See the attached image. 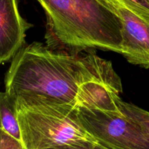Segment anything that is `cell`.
<instances>
[{
  "mask_svg": "<svg viewBox=\"0 0 149 149\" xmlns=\"http://www.w3.org/2000/svg\"><path fill=\"white\" fill-rule=\"evenodd\" d=\"M4 83L16 106H78L105 87L122 91L111 61L95 52L55 51L36 42L23 47L13 57Z\"/></svg>",
  "mask_w": 149,
  "mask_h": 149,
  "instance_id": "1",
  "label": "cell"
},
{
  "mask_svg": "<svg viewBox=\"0 0 149 149\" xmlns=\"http://www.w3.org/2000/svg\"><path fill=\"white\" fill-rule=\"evenodd\" d=\"M55 42L70 49L98 48L122 54L123 24L97 0H37Z\"/></svg>",
  "mask_w": 149,
  "mask_h": 149,
  "instance_id": "2",
  "label": "cell"
},
{
  "mask_svg": "<svg viewBox=\"0 0 149 149\" xmlns=\"http://www.w3.org/2000/svg\"><path fill=\"white\" fill-rule=\"evenodd\" d=\"M22 143L26 149H104L83 127L77 106H16Z\"/></svg>",
  "mask_w": 149,
  "mask_h": 149,
  "instance_id": "3",
  "label": "cell"
},
{
  "mask_svg": "<svg viewBox=\"0 0 149 149\" xmlns=\"http://www.w3.org/2000/svg\"><path fill=\"white\" fill-rule=\"evenodd\" d=\"M113 92L79 105L80 123L104 149H149V131L119 110Z\"/></svg>",
  "mask_w": 149,
  "mask_h": 149,
  "instance_id": "4",
  "label": "cell"
},
{
  "mask_svg": "<svg viewBox=\"0 0 149 149\" xmlns=\"http://www.w3.org/2000/svg\"><path fill=\"white\" fill-rule=\"evenodd\" d=\"M98 1L114 13L122 22L124 43L122 55L130 63L149 68V20L113 1Z\"/></svg>",
  "mask_w": 149,
  "mask_h": 149,
  "instance_id": "5",
  "label": "cell"
},
{
  "mask_svg": "<svg viewBox=\"0 0 149 149\" xmlns=\"http://www.w3.org/2000/svg\"><path fill=\"white\" fill-rule=\"evenodd\" d=\"M31 26L20 15L17 0H0V64L10 61L23 47Z\"/></svg>",
  "mask_w": 149,
  "mask_h": 149,
  "instance_id": "6",
  "label": "cell"
},
{
  "mask_svg": "<svg viewBox=\"0 0 149 149\" xmlns=\"http://www.w3.org/2000/svg\"><path fill=\"white\" fill-rule=\"evenodd\" d=\"M0 128L23 144L15 100L6 92L0 93Z\"/></svg>",
  "mask_w": 149,
  "mask_h": 149,
  "instance_id": "7",
  "label": "cell"
},
{
  "mask_svg": "<svg viewBox=\"0 0 149 149\" xmlns=\"http://www.w3.org/2000/svg\"><path fill=\"white\" fill-rule=\"evenodd\" d=\"M112 97L115 103L119 108V110L125 115L128 117L134 119L141 124L144 128L149 131V112L144 109L139 108L138 106H135L131 103H126L123 101L119 97V94L117 93L113 92Z\"/></svg>",
  "mask_w": 149,
  "mask_h": 149,
  "instance_id": "8",
  "label": "cell"
},
{
  "mask_svg": "<svg viewBox=\"0 0 149 149\" xmlns=\"http://www.w3.org/2000/svg\"><path fill=\"white\" fill-rule=\"evenodd\" d=\"M102 1V0H97ZM119 4L138 15L140 17L149 20V0H103Z\"/></svg>",
  "mask_w": 149,
  "mask_h": 149,
  "instance_id": "9",
  "label": "cell"
},
{
  "mask_svg": "<svg viewBox=\"0 0 149 149\" xmlns=\"http://www.w3.org/2000/svg\"><path fill=\"white\" fill-rule=\"evenodd\" d=\"M0 149H26L24 146L0 128Z\"/></svg>",
  "mask_w": 149,
  "mask_h": 149,
  "instance_id": "10",
  "label": "cell"
},
{
  "mask_svg": "<svg viewBox=\"0 0 149 149\" xmlns=\"http://www.w3.org/2000/svg\"><path fill=\"white\" fill-rule=\"evenodd\" d=\"M61 149H84V148H61Z\"/></svg>",
  "mask_w": 149,
  "mask_h": 149,
  "instance_id": "11",
  "label": "cell"
}]
</instances>
